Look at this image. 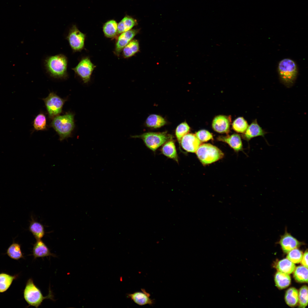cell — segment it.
I'll list each match as a JSON object with an SVG mask.
<instances>
[{"instance_id":"obj_1","label":"cell","mask_w":308,"mask_h":308,"mask_svg":"<svg viewBox=\"0 0 308 308\" xmlns=\"http://www.w3.org/2000/svg\"><path fill=\"white\" fill-rule=\"evenodd\" d=\"M44 63L47 71L51 77L60 79L67 77L68 59L64 55L59 54L48 56Z\"/></svg>"},{"instance_id":"obj_2","label":"cell","mask_w":308,"mask_h":308,"mask_svg":"<svg viewBox=\"0 0 308 308\" xmlns=\"http://www.w3.org/2000/svg\"><path fill=\"white\" fill-rule=\"evenodd\" d=\"M74 117L73 114L69 112L53 117L50 125L58 135L60 141L71 136L75 127Z\"/></svg>"},{"instance_id":"obj_3","label":"cell","mask_w":308,"mask_h":308,"mask_svg":"<svg viewBox=\"0 0 308 308\" xmlns=\"http://www.w3.org/2000/svg\"><path fill=\"white\" fill-rule=\"evenodd\" d=\"M278 71L281 82L287 87L292 86L296 79L298 73L294 61L287 58L282 60L279 63Z\"/></svg>"},{"instance_id":"obj_4","label":"cell","mask_w":308,"mask_h":308,"mask_svg":"<svg viewBox=\"0 0 308 308\" xmlns=\"http://www.w3.org/2000/svg\"><path fill=\"white\" fill-rule=\"evenodd\" d=\"M24 298L30 306L38 308L43 300L50 299L54 300L53 296L50 290L48 295L44 297L40 290L35 284L32 279H29L27 281L24 291Z\"/></svg>"},{"instance_id":"obj_5","label":"cell","mask_w":308,"mask_h":308,"mask_svg":"<svg viewBox=\"0 0 308 308\" xmlns=\"http://www.w3.org/2000/svg\"><path fill=\"white\" fill-rule=\"evenodd\" d=\"M196 152L199 159L204 165L215 162L222 158L224 155L218 148L209 143L200 144Z\"/></svg>"},{"instance_id":"obj_6","label":"cell","mask_w":308,"mask_h":308,"mask_svg":"<svg viewBox=\"0 0 308 308\" xmlns=\"http://www.w3.org/2000/svg\"><path fill=\"white\" fill-rule=\"evenodd\" d=\"M131 137L141 139L146 146L153 151H155L166 141L171 139V137L166 132L145 133L139 135L132 136Z\"/></svg>"},{"instance_id":"obj_7","label":"cell","mask_w":308,"mask_h":308,"mask_svg":"<svg viewBox=\"0 0 308 308\" xmlns=\"http://www.w3.org/2000/svg\"><path fill=\"white\" fill-rule=\"evenodd\" d=\"M86 38L85 34L81 32L75 25L69 29L66 39L73 52H80L84 48Z\"/></svg>"},{"instance_id":"obj_8","label":"cell","mask_w":308,"mask_h":308,"mask_svg":"<svg viewBox=\"0 0 308 308\" xmlns=\"http://www.w3.org/2000/svg\"><path fill=\"white\" fill-rule=\"evenodd\" d=\"M50 117L58 115L62 112L63 106L66 100L62 99L53 92L42 99Z\"/></svg>"},{"instance_id":"obj_9","label":"cell","mask_w":308,"mask_h":308,"mask_svg":"<svg viewBox=\"0 0 308 308\" xmlns=\"http://www.w3.org/2000/svg\"><path fill=\"white\" fill-rule=\"evenodd\" d=\"M95 67L90 58L86 57L82 58L77 65L72 69L84 83H86L90 80L91 74Z\"/></svg>"},{"instance_id":"obj_10","label":"cell","mask_w":308,"mask_h":308,"mask_svg":"<svg viewBox=\"0 0 308 308\" xmlns=\"http://www.w3.org/2000/svg\"><path fill=\"white\" fill-rule=\"evenodd\" d=\"M279 243L284 252L288 253L291 250L297 248L301 243L286 231L281 236Z\"/></svg>"},{"instance_id":"obj_11","label":"cell","mask_w":308,"mask_h":308,"mask_svg":"<svg viewBox=\"0 0 308 308\" xmlns=\"http://www.w3.org/2000/svg\"><path fill=\"white\" fill-rule=\"evenodd\" d=\"M180 144L183 149L191 153H195L201 144V142L195 134L188 133L181 139Z\"/></svg>"},{"instance_id":"obj_12","label":"cell","mask_w":308,"mask_h":308,"mask_svg":"<svg viewBox=\"0 0 308 308\" xmlns=\"http://www.w3.org/2000/svg\"><path fill=\"white\" fill-rule=\"evenodd\" d=\"M139 32V29H131L124 32L118 37L115 46V52L119 55L123 48Z\"/></svg>"},{"instance_id":"obj_13","label":"cell","mask_w":308,"mask_h":308,"mask_svg":"<svg viewBox=\"0 0 308 308\" xmlns=\"http://www.w3.org/2000/svg\"><path fill=\"white\" fill-rule=\"evenodd\" d=\"M230 119L222 115L217 116L213 120L212 127L216 131L220 133H227L230 130Z\"/></svg>"},{"instance_id":"obj_14","label":"cell","mask_w":308,"mask_h":308,"mask_svg":"<svg viewBox=\"0 0 308 308\" xmlns=\"http://www.w3.org/2000/svg\"><path fill=\"white\" fill-rule=\"evenodd\" d=\"M267 133L259 125L257 120L255 119L248 125L245 131L243 133V137L246 140L249 141L252 138L259 136L264 137Z\"/></svg>"},{"instance_id":"obj_15","label":"cell","mask_w":308,"mask_h":308,"mask_svg":"<svg viewBox=\"0 0 308 308\" xmlns=\"http://www.w3.org/2000/svg\"><path fill=\"white\" fill-rule=\"evenodd\" d=\"M128 296L134 303L140 306L152 305L154 302L153 300L150 298V294L144 289H141V291H137L128 294Z\"/></svg>"},{"instance_id":"obj_16","label":"cell","mask_w":308,"mask_h":308,"mask_svg":"<svg viewBox=\"0 0 308 308\" xmlns=\"http://www.w3.org/2000/svg\"><path fill=\"white\" fill-rule=\"evenodd\" d=\"M33 255L34 259L50 256H55L54 254L51 253L49 249L41 239L37 240L34 244Z\"/></svg>"},{"instance_id":"obj_17","label":"cell","mask_w":308,"mask_h":308,"mask_svg":"<svg viewBox=\"0 0 308 308\" xmlns=\"http://www.w3.org/2000/svg\"><path fill=\"white\" fill-rule=\"evenodd\" d=\"M218 139L228 144L234 150L236 151L241 150L242 148V144L240 136L234 134L226 136H220Z\"/></svg>"},{"instance_id":"obj_18","label":"cell","mask_w":308,"mask_h":308,"mask_svg":"<svg viewBox=\"0 0 308 308\" xmlns=\"http://www.w3.org/2000/svg\"><path fill=\"white\" fill-rule=\"evenodd\" d=\"M161 151L162 153L167 157L173 159L177 162H178L175 145L174 142L171 139L163 144Z\"/></svg>"},{"instance_id":"obj_19","label":"cell","mask_w":308,"mask_h":308,"mask_svg":"<svg viewBox=\"0 0 308 308\" xmlns=\"http://www.w3.org/2000/svg\"><path fill=\"white\" fill-rule=\"evenodd\" d=\"M137 24L136 19L130 16H125L118 24V33L121 34L129 31Z\"/></svg>"},{"instance_id":"obj_20","label":"cell","mask_w":308,"mask_h":308,"mask_svg":"<svg viewBox=\"0 0 308 308\" xmlns=\"http://www.w3.org/2000/svg\"><path fill=\"white\" fill-rule=\"evenodd\" d=\"M118 24L113 19L110 20L103 25V30L105 36L109 38H113L118 34Z\"/></svg>"},{"instance_id":"obj_21","label":"cell","mask_w":308,"mask_h":308,"mask_svg":"<svg viewBox=\"0 0 308 308\" xmlns=\"http://www.w3.org/2000/svg\"><path fill=\"white\" fill-rule=\"evenodd\" d=\"M274 280L276 286L280 289L288 287L291 282V277L289 274L279 271L276 273Z\"/></svg>"},{"instance_id":"obj_22","label":"cell","mask_w":308,"mask_h":308,"mask_svg":"<svg viewBox=\"0 0 308 308\" xmlns=\"http://www.w3.org/2000/svg\"><path fill=\"white\" fill-rule=\"evenodd\" d=\"M29 229L37 240L41 239L44 235L45 231L43 225L33 219L31 222Z\"/></svg>"},{"instance_id":"obj_23","label":"cell","mask_w":308,"mask_h":308,"mask_svg":"<svg viewBox=\"0 0 308 308\" xmlns=\"http://www.w3.org/2000/svg\"><path fill=\"white\" fill-rule=\"evenodd\" d=\"M295 268L294 264L287 258L279 261L276 266L278 271L288 274L293 273Z\"/></svg>"},{"instance_id":"obj_24","label":"cell","mask_w":308,"mask_h":308,"mask_svg":"<svg viewBox=\"0 0 308 308\" xmlns=\"http://www.w3.org/2000/svg\"><path fill=\"white\" fill-rule=\"evenodd\" d=\"M165 119L161 116L156 114H151L147 118L146 124L149 127L156 128L161 127L166 124Z\"/></svg>"},{"instance_id":"obj_25","label":"cell","mask_w":308,"mask_h":308,"mask_svg":"<svg viewBox=\"0 0 308 308\" xmlns=\"http://www.w3.org/2000/svg\"><path fill=\"white\" fill-rule=\"evenodd\" d=\"M139 50L138 42L136 40H132L123 48L122 53L124 57L127 58L133 56Z\"/></svg>"},{"instance_id":"obj_26","label":"cell","mask_w":308,"mask_h":308,"mask_svg":"<svg viewBox=\"0 0 308 308\" xmlns=\"http://www.w3.org/2000/svg\"><path fill=\"white\" fill-rule=\"evenodd\" d=\"M285 299L287 304L289 306H295L298 302V292L295 288L291 287L286 291Z\"/></svg>"},{"instance_id":"obj_27","label":"cell","mask_w":308,"mask_h":308,"mask_svg":"<svg viewBox=\"0 0 308 308\" xmlns=\"http://www.w3.org/2000/svg\"><path fill=\"white\" fill-rule=\"evenodd\" d=\"M7 255L11 258L18 260L23 258L21 246L18 243L13 242L8 248L7 252Z\"/></svg>"},{"instance_id":"obj_28","label":"cell","mask_w":308,"mask_h":308,"mask_svg":"<svg viewBox=\"0 0 308 308\" xmlns=\"http://www.w3.org/2000/svg\"><path fill=\"white\" fill-rule=\"evenodd\" d=\"M293 276L295 279L297 281L303 283L308 282V269L302 266L295 268Z\"/></svg>"},{"instance_id":"obj_29","label":"cell","mask_w":308,"mask_h":308,"mask_svg":"<svg viewBox=\"0 0 308 308\" xmlns=\"http://www.w3.org/2000/svg\"><path fill=\"white\" fill-rule=\"evenodd\" d=\"M15 276L7 273H0V293L5 292L9 287Z\"/></svg>"},{"instance_id":"obj_30","label":"cell","mask_w":308,"mask_h":308,"mask_svg":"<svg viewBox=\"0 0 308 308\" xmlns=\"http://www.w3.org/2000/svg\"><path fill=\"white\" fill-rule=\"evenodd\" d=\"M248 126L247 121L242 117L236 119L232 124L233 129L236 131L240 133H244Z\"/></svg>"},{"instance_id":"obj_31","label":"cell","mask_w":308,"mask_h":308,"mask_svg":"<svg viewBox=\"0 0 308 308\" xmlns=\"http://www.w3.org/2000/svg\"><path fill=\"white\" fill-rule=\"evenodd\" d=\"M46 118L43 114H38L35 117L33 123L34 128L37 131L44 130L46 129Z\"/></svg>"},{"instance_id":"obj_32","label":"cell","mask_w":308,"mask_h":308,"mask_svg":"<svg viewBox=\"0 0 308 308\" xmlns=\"http://www.w3.org/2000/svg\"><path fill=\"white\" fill-rule=\"evenodd\" d=\"M300 307L305 308L308 304V287L306 285L302 287L298 293V302Z\"/></svg>"},{"instance_id":"obj_33","label":"cell","mask_w":308,"mask_h":308,"mask_svg":"<svg viewBox=\"0 0 308 308\" xmlns=\"http://www.w3.org/2000/svg\"><path fill=\"white\" fill-rule=\"evenodd\" d=\"M190 127L186 122L181 123L177 127L175 131V135L177 140L180 143L182 138L189 132Z\"/></svg>"},{"instance_id":"obj_34","label":"cell","mask_w":308,"mask_h":308,"mask_svg":"<svg viewBox=\"0 0 308 308\" xmlns=\"http://www.w3.org/2000/svg\"><path fill=\"white\" fill-rule=\"evenodd\" d=\"M288 253L287 259L294 264L300 262L303 255L301 251L296 248L291 250Z\"/></svg>"},{"instance_id":"obj_35","label":"cell","mask_w":308,"mask_h":308,"mask_svg":"<svg viewBox=\"0 0 308 308\" xmlns=\"http://www.w3.org/2000/svg\"><path fill=\"white\" fill-rule=\"evenodd\" d=\"M195 135L201 142H207L213 139L212 134L206 130H199L196 133Z\"/></svg>"},{"instance_id":"obj_36","label":"cell","mask_w":308,"mask_h":308,"mask_svg":"<svg viewBox=\"0 0 308 308\" xmlns=\"http://www.w3.org/2000/svg\"><path fill=\"white\" fill-rule=\"evenodd\" d=\"M300 262L302 266L308 268V251L307 250L305 251L304 253Z\"/></svg>"}]
</instances>
